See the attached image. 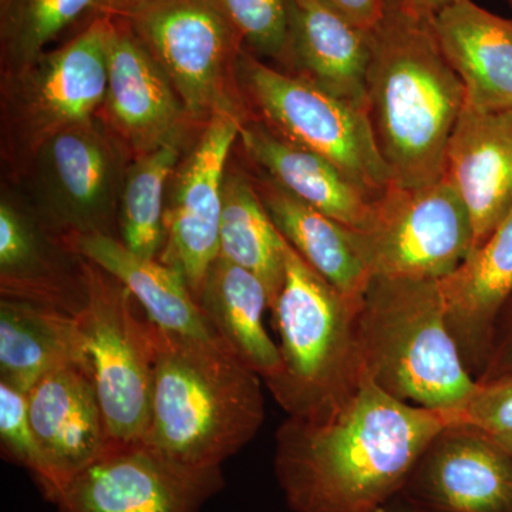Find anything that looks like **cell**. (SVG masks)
Returning a JSON list of instances; mask_svg holds the SVG:
<instances>
[{"mask_svg": "<svg viewBox=\"0 0 512 512\" xmlns=\"http://www.w3.org/2000/svg\"><path fill=\"white\" fill-rule=\"evenodd\" d=\"M450 424L448 413L402 402L365 373L326 416L281 424L276 478L293 512H379Z\"/></svg>", "mask_w": 512, "mask_h": 512, "instance_id": "obj_1", "label": "cell"}, {"mask_svg": "<svg viewBox=\"0 0 512 512\" xmlns=\"http://www.w3.org/2000/svg\"><path fill=\"white\" fill-rule=\"evenodd\" d=\"M431 22L384 12L372 32L367 117L393 184L403 188L444 177L448 143L466 100Z\"/></svg>", "mask_w": 512, "mask_h": 512, "instance_id": "obj_2", "label": "cell"}, {"mask_svg": "<svg viewBox=\"0 0 512 512\" xmlns=\"http://www.w3.org/2000/svg\"><path fill=\"white\" fill-rule=\"evenodd\" d=\"M151 339L153 392L143 443L188 467L222 468L264 423L261 376L222 343L153 323Z\"/></svg>", "mask_w": 512, "mask_h": 512, "instance_id": "obj_3", "label": "cell"}, {"mask_svg": "<svg viewBox=\"0 0 512 512\" xmlns=\"http://www.w3.org/2000/svg\"><path fill=\"white\" fill-rule=\"evenodd\" d=\"M440 281L372 276L359 308L365 372L402 402L454 413L477 379L448 326Z\"/></svg>", "mask_w": 512, "mask_h": 512, "instance_id": "obj_4", "label": "cell"}, {"mask_svg": "<svg viewBox=\"0 0 512 512\" xmlns=\"http://www.w3.org/2000/svg\"><path fill=\"white\" fill-rule=\"evenodd\" d=\"M359 308L286 241L284 284L271 309L281 372L266 386L288 417L326 416L362 380Z\"/></svg>", "mask_w": 512, "mask_h": 512, "instance_id": "obj_5", "label": "cell"}, {"mask_svg": "<svg viewBox=\"0 0 512 512\" xmlns=\"http://www.w3.org/2000/svg\"><path fill=\"white\" fill-rule=\"evenodd\" d=\"M111 19L94 16L72 39L2 73V157L23 175L46 141L100 116L109 79Z\"/></svg>", "mask_w": 512, "mask_h": 512, "instance_id": "obj_6", "label": "cell"}, {"mask_svg": "<svg viewBox=\"0 0 512 512\" xmlns=\"http://www.w3.org/2000/svg\"><path fill=\"white\" fill-rule=\"evenodd\" d=\"M237 80L245 106L276 136L326 158L373 200L393 184L365 110L247 49L238 57Z\"/></svg>", "mask_w": 512, "mask_h": 512, "instance_id": "obj_7", "label": "cell"}, {"mask_svg": "<svg viewBox=\"0 0 512 512\" xmlns=\"http://www.w3.org/2000/svg\"><path fill=\"white\" fill-rule=\"evenodd\" d=\"M84 302L74 315L82 366L99 396L113 444L140 443L150 421L154 349L150 320L136 299L99 266L79 258Z\"/></svg>", "mask_w": 512, "mask_h": 512, "instance_id": "obj_8", "label": "cell"}, {"mask_svg": "<svg viewBox=\"0 0 512 512\" xmlns=\"http://www.w3.org/2000/svg\"><path fill=\"white\" fill-rule=\"evenodd\" d=\"M133 157L100 116L46 141L26 167L36 217L59 239L114 235Z\"/></svg>", "mask_w": 512, "mask_h": 512, "instance_id": "obj_9", "label": "cell"}, {"mask_svg": "<svg viewBox=\"0 0 512 512\" xmlns=\"http://www.w3.org/2000/svg\"><path fill=\"white\" fill-rule=\"evenodd\" d=\"M127 20L163 67L195 124L247 114L237 80L244 42L215 0H163Z\"/></svg>", "mask_w": 512, "mask_h": 512, "instance_id": "obj_10", "label": "cell"}, {"mask_svg": "<svg viewBox=\"0 0 512 512\" xmlns=\"http://www.w3.org/2000/svg\"><path fill=\"white\" fill-rule=\"evenodd\" d=\"M372 276L443 281L473 251L470 215L446 177L417 188L390 185L359 232Z\"/></svg>", "mask_w": 512, "mask_h": 512, "instance_id": "obj_11", "label": "cell"}, {"mask_svg": "<svg viewBox=\"0 0 512 512\" xmlns=\"http://www.w3.org/2000/svg\"><path fill=\"white\" fill-rule=\"evenodd\" d=\"M247 114L220 111L178 164L165 202L164 244L158 261L180 272L194 298L220 258L222 198L227 164Z\"/></svg>", "mask_w": 512, "mask_h": 512, "instance_id": "obj_12", "label": "cell"}, {"mask_svg": "<svg viewBox=\"0 0 512 512\" xmlns=\"http://www.w3.org/2000/svg\"><path fill=\"white\" fill-rule=\"evenodd\" d=\"M222 488V468L188 467L140 441L110 446L56 505L59 512H200Z\"/></svg>", "mask_w": 512, "mask_h": 512, "instance_id": "obj_13", "label": "cell"}, {"mask_svg": "<svg viewBox=\"0 0 512 512\" xmlns=\"http://www.w3.org/2000/svg\"><path fill=\"white\" fill-rule=\"evenodd\" d=\"M110 19L109 79L101 119L133 158L168 144L183 146L195 123L173 83L127 20Z\"/></svg>", "mask_w": 512, "mask_h": 512, "instance_id": "obj_14", "label": "cell"}, {"mask_svg": "<svg viewBox=\"0 0 512 512\" xmlns=\"http://www.w3.org/2000/svg\"><path fill=\"white\" fill-rule=\"evenodd\" d=\"M402 494L439 512H512V458L483 431L448 426L417 461Z\"/></svg>", "mask_w": 512, "mask_h": 512, "instance_id": "obj_15", "label": "cell"}, {"mask_svg": "<svg viewBox=\"0 0 512 512\" xmlns=\"http://www.w3.org/2000/svg\"><path fill=\"white\" fill-rule=\"evenodd\" d=\"M29 417L52 480L47 500L56 504L64 488L111 446L99 396L79 363L60 367L29 390Z\"/></svg>", "mask_w": 512, "mask_h": 512, "instance_id": "obj_16", "label": "cell"}, {"mask_svg": "<svg viewBox=\"0 0 512 512\" xmlns=\"http://www.w3.org/2000/svg\"><path fill=\"white\" fill-rule=\"evenodd\" d=\"M444 177L466 205L476 251L512 207V110L484 113L464 104L448 143Z\"/></svg>", "mask_w": 512, "mask_h": 512, "instance_id": "obj_17", "label": "cell"}, {"mask_svg": "<svg viewBox=\"0 0 512 512\" xmlns=\"http://www.w3.org/2000/svg\"><path fill=\"white\" fill-rule=\"evenodd\" d=\"M431 23L441 52L463 83L464 104L484 113L512 110V20L473 0H453Z\"/></svg>", "mask_w": 512, "mask_h": 512, "instance_id": "obj_18", "label": "cell"}, {"mask_svg": "<svg viewBox=\"0 0 512 512\" xmlns=\"http://www.w3.org/2000/svg\"><path fill=\"white\" fill-rule=\"evenodd\" d=\"M291 69L365 110L372 32L353 25L322 0H289Z\"/></svg>", "mask_w": 512, "mask_h": 512, "instance_id": "obj_19", "label": "cell"}, {"mask_svg": "<svg viewBox=\"0 0 512 512\" xmlns=\"http://www.w3.org/2000/svg\"><path fill=\"white\" fill-rule=\"evenodd\" d=\"M439 284L464 362L468 369L483 370L495 326L512 296V207L487 241Z\"/></svg>", "mask_w": 512, "mask_h": 512, "instance_id": "obj_20", "label": "cell"}, {"mask_svg": "<svg viewBox=\"0 0 512 512\" xmlns=\"http://www.w3.org/2000/svg\"><path fill=\"white\" fill-rule=\"evenodd\" d=\"M36 215L3 192L0 200V292L76 315L84 302L82 269Z\"/></svg>", "mask_w": 512, "mask_h": 512, "instance_id": "obj_21", "label": "cell"}, {"mask_svg": "<svg viewBox=\"0 0 512 512\" xmlns=\"http://www.w3.org/2000/svg\"><path fill=\"white\" fill-rule=\"evenodd\" d=\"M239 141L266 177L293 197L355 231L372 225L376 200L326 158L282 140L251 117L242 124Z\"/></svg>", "mask_w": 512, "mask_h": 512, "instance_id": "obj_22", "label": "cell"}, {"mask_svg": "<svg viewBox=\"0 0 512 512\" xmlns=\"http://www.w3.org/2000/svg\"><path fill=\"white\" fill-rule=\"evenodd\" d=\"M57 241L73 255L117 279L157 328L185 338L221 343L180 272L158 259L134 254L113 235H69Z\"/></svg>", "mask_w": 512, "mask_h": 512, "instance_id": "obj_23", "label": "cell"}, {"mask_svg": "<svg viewBox=\"0 0 512 512\" xmlns=\"http://www.w3.org/2000/svg\"><path fill=\"white\" fill-rule=\"evenodd\" d=\"M254 184L275 227L303 261L340 293L362 301L372 274L359 231L309 207L266 175Z\"/></svg>", "mask_w": 512, "mask_h": 512, "instance_id": "obj_24", "label": "cell"}, {"mask_svg": "<svg viewBox=\"0 0 512 512\" xmlns=\"http://www.w3.org/2000/svg\"><path fill=\"white\" fill-rule=\"evenodd\" d=\"M197 302L212 332L232 355L265 383L278 376L281 353L264 325L269 295L258 276L220 256Z\"/></svg>", "mask_w": 512, "mask_h": 512, "instance_id": "obj_25", "label": "cell"}, {"mask_svg": "<svg viewBox=\"0 0 512 512\" xmlns=\"http://www.w3.org/2000/svg\"><path fill=\"white\" fill-rule=\"evenodd\" d=\"M82 365L76 318L22 301L0 299V380L23 392L60 367Z\"/></svg>", "mask_w": 512, "mask_h": 512, "instance_id": "obj_26", "label": "cell"}, {"mask_svg": "<svg viewBox=\"0 0 512 512\" xmlns=\"http://www.w3.org/2000/svg\"><path fill=\"white\" fill-rule=\"evenodd\" d=\"M286 239L275 227L254 184L241 171L227 170L222 198L220 256L261 279L274 308L285 278Z\"/></svg>", "mask_w": 512, "mask_h": 512, "instance_id": "obj_27", "label": "cell"}, {"mask_svg": "<svg viewBox=\"0 0 512 512\" xmlns=\"http://www.w3.org/2000/svg\"><path fill=\"white\" fill-rule=\"evenodd\" d=\"M181 146L168 144L133 158L119 205L120 241L134 254L158 259L164 244L165 190L180 164Z\"/></svg>", "mask_w": 512, "mask_h": 512, "instance_id": "obj_28", "label": "cell"}, {"mask_svg": "<svg viewBox=\"0 0 512 512\" xmlns=\"http://www.w3.org/2000/svg\"><path fill=\"white\" fill-rule=\"evenodd\" d=\"M99 0H0L2 73L28 66L79 20L94 18Z\"/></svg>", "mask_w": 512, "mask_h": 512, "instance_id": "obj_29", "label": "cell"}, {"mask_svg": "<svg viewBox=\"0 0 512 512\" xmlns=\"http://www.w3.org/2000/svg\"><path fill=\"white\" fill-rule=\"evenodd\" d=\"M244 42L245 49L256 57L291 69L289 43V0H215Z\"/></svg>", "mask_w": 512, "mask_h": 512, "instance_id": "obj_30", "label": "cell"}, {"mask_svg": "<svg viewBox=\"0 0 512 512\" xmlns=\"http://www.w3.org/2000/svg\"><path fill=\"white\" fill-rule=\"evenodd\" d=\"M0 446L3 456L25 467L49 498L52 480L29 417L28 393L0 380Z\"/></svg>", "mask_w": 512, "mask_h": 512, "instance_id": "obj_31", "label": "cell"}, {"mask_svg": "<svg viewBox=\"0 0 512 512\" xmlns=\"http://www.w3.org/2000/svg\"><path fill=\"white\" fill-rule=\"evenodd\" d=\"M448 416L450 426L473 427L488 436L512 433V372L477 382L466 404Z\"/></svg>", "mask_w": 512, "mask_h": 512, "instance_id": "obj_32", "label": "cell"}, {"mask_svg": "<svg viewBox=\"0 0 512 512\" xmlns=\"http://www.w3.org/2000/svg\"><path fill=\"white\" fill-rule=\"evenodd\" d=\"M353 25L373 32L384 16L383 0H322Z\"/></svg>", "mask_w": 512, "mask_h": 512, "instance_id": "obj_33", "label": "cell"}, {"mask_svg": "<svg viewBox=\"0 0 512 512\" xmlns=\"http://www.w3.org/2000/svg\"><path fill=\"white\" fill-rule=\"evenodd\" d=\"M512 372V319L505 328L503 335L495 339L491 346L487 362L477 377V382L495 379Z\"/></svg>", "mask_w": 512, "mask_h": 512, "instance_id": "obj_34", "label": "cell"}, {"mask_svg": "<svg viewBox=\"0 0 512 512\" xmlns=\"http://www.w3.org/2000/svg\"><path fill=\"white\" fill-rule=\"evenodd\" d=\"M453 0H383L384 12L403 13L420 19H433Z\"/></svg>", "mask_w": 512, "mask_h": 512, "instance_id": "obj_35", "label": "cell"}, {"mask_svg": "<svg viewBox=\"0 0 512 512\" xmlns=\"http://www.w3.org/2000/svg\"><path fill=\"white\" fill-rule=\"evenodd\" d=\"M160 2L163 0H99L94 16L131 19Z\"/></svg>", "mask_w": 512, "mask_h": 512, "instance_id": "obj_36", "label": "cell"}, {"mask_svg": "<svg viewBox=\"0 0 512 512\" xmlns=\"http://www.w3.org/2000/svg\"><path fill=\"white\" fill-rule=\"evenodd\" d=\"M512 458V433L490 436Z\"/></svg>", "mask_w": 512, "mask_h": 512, "instance_id": "obj_37", "label": "cell"}, {"mask_svg": "<svg viewBox=\"0 0 512 512\" xmlns=\"http://www.w3.org/2000/svg\"><path fill=\"white\" fill-rule=\"evenodd\" d=\"M379 512H417L409 510V508L400 507V505H394V498L389 504L384 505L382 510Z\"/></svg>", "mask_w": 512, "mask_h": 512, "instance_id": "obj_38", "label": "cell"}, {"mask_svg": "<svg viewBox=\"0 0 512 512\" xmlns=\"http://www.w3.org/2000/svg\"><path fill=\"white\" fill-rule=\"evenodd\" d=\"M505 2H507L508 6H510V8L512 9V0H505Z\"/></svg>", "mask_w": 512, "mask_h": 512, "instance_id": "obj_39", "label": "cell"}]
</instances>
